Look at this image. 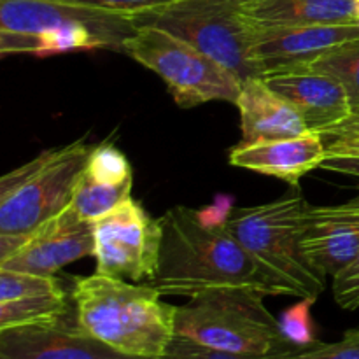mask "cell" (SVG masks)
Wrapping results in <instances>:
<instances>
[{
    "mask_svg": "<svg viewBox=\"0 0 359 359\" xmlns=\"http://www.w3.org/2000/svg\"><path fill=\"white\" fill-rule=\"evenodd\" d=\"M160 263L147 286L161 297H198L228 287H255L270 297L255 263L226 221L210 224L196 210L177 205L160 217Z\"/></svg>",
    "mask_w": 359,
    "mask_h": 359,
    "instance_id": "cell-1",
    "label": "cell"
},
{
    "mask_svg": "<svg viewBox=\"0 0 359 359\" xmlns=\"http://www.w3.org/2000/svg\"><path fill=\"white\" fill-rule=\"evenodd\" d=\"M76 326L126 356L163 359L175 337L177 307L147 284L95 272L74 283Z\"/></svg>",
    "mask_w": 359,
    "mask_h": 359,
    "instance_id": "cell-2",
    "label": "cell"
},
{
    "mask_svg": "<svg viewBox=\"0 0 359 359\" xmlns=\"http://www.w3.org/2000/svg\"><path fill=\"white\" fill-rule=\"evenodd\" d=\"M307 207L300 188L293 186L280 198L238 209L226 219L270 294L318 300L325 291L326 276L312 266L302 245Z\"/></svg>",
    "mask_w": 359,
    "mask_h": 359,
    "instance_id": "cell-3",
    "label": "cell"
},
{
    "mask_svg": "<svg viewBox=\"0 0 359 359\" xmlns=\"http://www.w3.org/2000/svg\"><path fill=\"white\" fill-rule=\"evenodd\" d=\"M84 140L39 156L0 181V259L13 255L39 226L72 202L91 151Z\"/></svg>",
    "mask_w": 359,
    "mask_h": 359,
    "instance_id": "cell-4",
    "label": "cell"
},
{
    "mask_svg": "<svg viewBox=\"0 0 359 359\" xmlns=\"http://www.w3.org/2000/svg\"><path fill=\"white\" fill-rule=\"evenodd\" d=\"M266 294L255 287L207 291L175 312V335L202 346L241 354L300 353L279 330V321L263 305Z\"/></svg>",
    "mask_w": 359,
    "mask_h": 359,
    "instance_id": "cell-5",
    "label": "cell"
},
{
    "mask_svg": "<svg viewBox=\"0 0 359 359\" xmlns=\"http://www.w3.org/2000/svg\"><path fill=\"white\" fill-rule=\"evenodd\" d=\"M248 0H177L137 14V27L154 25L184 39L230 70L238 81L259 77L252 60L256 23L245 14Z\"/></svg>",
    "mask_w": 359,
    "mask_h": 359,
    "instance_id": "cell-6",
    "label": "cell"
},
{
    "mask_svg": "<svg viewBox=\"0 0 359 359\" xmlns=\"http://www.w3.org/2000/svg\"><path fill=\"white\" fill-rule=\"evenodd\" d=\"M123 53L158 74L181 109L216 100L237 104L241 81L209 55L163 28L137 27L123 44Z\"/></svg>",
    "mask_w": 359,
    "mask_h": 359,
    "instance_id": "cell-7",
    "label": "cell"
},
{
    "mask_svg": "<svg viewBox=\"0 0 359 359\" xmlns=\"http://www.w3.org/2000/svg\"><path fill=\"white\" fill-rule=\"evenodd\" d=\"M97 272L144 284L160 263L163 226L132 196L93 223Z\"/></svg>",
    "mask_w": 359,
    "mask_h": 359,
    "instance_id": "cell-8",
    "label": "cell"
},
{
    "mask_svg": "<svg viewBox=\"0 0 359 359\" xmlns=\"http://www.w3.org/2000/svg\"><path fill=\"white\" fill-rule=\"evenodd\" d=\"M84 25L104 35L112 51L123 53L137 32L132 16L77 6L63 0H0V53L21 55L30 39L56 28Z\"/></svg>",
    "mask_w": 359,
    "mask_h": 359,
    "instance_id": "cell-9",
    "label": "cell"
},
{
    "mask_svg": "<svg viewBox=\"0 0 359 359\" xmlns=\"http://www.w3.org/2000/svg\"><path fill=\"white\" fill-rule=\"evenodd\" d=\"M359 39V25H256L252 60L259 77L304 69L330 49Z\"/></svg>",
    "mask_w": 359,
    "mask_h": 359,
    "instance_id": "cell-10",
    "label": "cell"
},
{
    "mask_svg": "<svg viewBox=\"0 0 359 359\" xmlns=\"http://www.w3.org/2000/svg\"><path fill=\"white\" fill-rule=\"evenodd\" d=\"M93 223L69 205L39 226L13 255L0 259V269L55 276L63 266L93 256Z\"/></svg>",
    "mask_w": 359,
    "mask_h": 359,
    "instance_id": "cell-11",
    "label": "cell"
},
{
    "mask_svg": "<svg viewBox=\"0 0 359 359\" xmlns=\"http://www.w3.org/2000/svg\"><path fill=\"white\" fill-rule=\"evenodd\" d=\"M0 359H149L126 356L65 323L0 330Z\"/></svg>",
    "mask_w": 359,
    "mask_h": 359,
    "instance_id": "cell-12",
    "label": "cell"
},
{
    "mask_svg": "<svg viewBox=\"0 0 359 359\" xmlns=\"http://www.w3.org/2000/svg\"><path fill=\"white\" fill-rule=\"evenodd\" d=\"M302 245L312 266L326 277L342 272L359 252V203L309 205Z\"/></svg>",
    "mask_w": 359,
    "mask_h": 359,
    "instance_id": "cell-13",
    "label": "cell"
},
{
    "mask_svg": "<svg viewBox=\"0 0 359 359\" xmlns=\"http://www.w3.org/2000/svg\"><path fill=\"white\" fill-rule=\"evenodd\" d=\"M276 93L294 105L309 130H321L335 126L353 116L349 97L335 77L325 72L304 67L284 70L263 77Z\"/></svg>",
    "mask_w": 359,
    "mask_h": 359,
    "instance_id": "cell-14",
    "label": "cell"
},
{
    "mask_svg": "<svg viewBox=\"0 0 359 359\" xmlns=\"http://www.w3.org/2000/svg\"><path fill=\"white\" fill-rule=\"evenodd\" d=\"M328 154L321 133L309 130L297 137L238 144L231 149L230 163L298 186L305 174L321 168Z\"/></svg>",
    "mask_w": 359,
    "mask_h": 359,
    "instance_id": "cell-15",
    "label": "cell"
},
{
    "mask_svg": "<svg viewBox=\"0 0 359 359\" xmlns=\"http://www.w3.org/2000/svg\"><path fill=\"white\" fill-rule=\"evenodd\" d=\"M242 142L286 139L309 132L300 112L265 83L263 77L242 81L237 104Z\"/></svg>",
    "mask_w": 359,
    "mask_h": 359,
    "instance_id": "cell-16",
    "label": "cell"
},
{
    "mask_svg": "<svg viewBox=\"0 0 359 359\" xmlns=\"http://www.w3.org/2000/svg\"><path fill=\"white\" fill-rule=\"evenodd\" d=\"M256 25H359V0H248Z\"/></svg>",
    "mask_w": 359,
    "mask_h": 359,
    "instance_id": "cell-17",
    "label": "cell"
},
{
    "mask_svg": "<svg viewBox=\"0 0 359 359\" xmlns=\"http://www.w3.org/2000/svg\"><path fill=\"white\" fill-rule=\"evenodd\" d=\"M69 311L67 294H35L13 302H0V330L62 321Z\"/></svg>",
    "mask_w": 359,
    "mask_h": 359,
    "instance_id": "cell-18",
    "label": "cell"
},
{
    "mask_svg": "<svg viewBox=\"0 0 359 359\" xmlns=\"http://www.w3.org/2000/svg\"><path fill=\"white\" fill-rule=\"evenodd\" d=\"M132 193V182L125 184H104L91 179L83 170L76 189H74L70 207L79 214L83 219L95 223L97 219L104 217L111 210H114L119 203L130 198Z\"/></svg>",
    "mask_w": 359,
    "mask_h": 359,
    "instance_id": "cell-19",
    "label": "cell"
},
{
    "mask_svg": "<svg viewBox=\"0 0 359 359\" xmlns=\"http://www.w3.org/2000/svg\"><path fill=\"white\" fill-rule=\"evenodd\" d=\"M309 67L340 81L349 97L353 116H359V39L330 49Z\"/></svg>",
    "mask_w": 359,
    "mask_h": 359,
    "instance_id": "cell-20",
    "label": "cell"
},
{
    "mask_svg": "<svg viewBox=\"0 0 359 359\" xmlns=\"http://www.w3.org/2000/svg\"><path fill=\"white\" fill-rule=\"evenodd\" d=\"M84 172L91 179L104 182V184L132 182V167H130L128 158L111 142H104L93 147Z\"/></svg>",
    "mask_w": 359,
    "mask_h": 359,
    "instance_id": "cell-21",
    "label": "cell"
},
{
    "mask_svg": "<svg viewBox=\"0 0 359 359\" xmlns=\"http://www.w3.org/2000/svg\"><path fill=\"white\" fill-rule=\"evenodd\" d=\"M51 293H63L62 286L53 276L0 269V302H13L35 294Z\"/></svg>",
    "mask_w": 359,
    "mask_h": 359,
    "instance_id": "cell-22",
    "label": "cell"
},
{
    "mask_svg": "<svg viewBox=\"0 0 359 359\" xmlns=\"http://www.w3.org/2000/svg\"><path fill=\"white\" fill-rule=\"evenodd\" d=\"M314 304L316 298H302L300 304L290 307L280 314V318H277L280 333L294 347L311 349L319 344L316 340V328L311 314Z\"/></svg>",
    "mask_w": 359,
    "mask_h": 359,
    "instance_id": "cell-23",
    "label": "cell"
},
{
    "mask_svg": "<svg viewBox=\"0 0 359 359\" xmlns=\"http://www.w3.org/2000/svg\"><path fill=\"white\" fill-rule=\"evenodd\" d=\"M297 354V353H294ZM291 354H273V356H258V354H241L230 351L214 349L202 346L184 337L175 335L168 346L163 359H284Z\"/></svg>",
    "mask_w": 359,
    "mask_h": 359,
    "instance_id": "cell-24",
    "label": "cell"
},
{
    "mask_svg": "<svg viewBox=\"0 0 359 359\" xmlns=\"http://www.w3.org/2000/svg\"><path fill=\"white\" fill-rule=\"evenodd\" d=\"M319 133L325 140L328 158L359 156V119L349 118Z\"/></svg>",
    "mask_w": 359,
    "mask_h": 359,
    "instance_id": "cell-25",
    "label": "cell"
},
{
    "mask_svg": "<svg viewBox=\"0 0 359 359\" xmlns=\"http://www.w3.org/2000/svg\"><path fill=\"white\" fill-rule=\"evenodd\" d=\"M284 359H359V328L349 330L335 344H318Z\"/></svg>",
    "mask_w": 359,
    "mask_h": 359,
    "instance_id": "cell-26",
    "label": "cell"
},
{
    "mask_svg": "<svg viewBox=\"0 0 359 359\" xmlns=\"http://www.w3.org/2000/svg\"><path fill=\"white\" fill-rule=\"evenodd\" d=\"M335 302L346 311L359 309V252L340 273L333 277Z\"/></svg>",
    "mask_w": 359,
    "mask_h": 359,
    "instance_id": "cell-27",
    "label": "cell"
},
{
    "mask_svg": "<svg viewBox=\"0 0 359 359\" xmlns=\"http://www.w3.org/2000/svg\"><path fill=\"white\" fill-rule=\"evenodd\" d=\"M63 2L77 4V6L93 7V9L109 11V13L125 14V16H137L147 11L160 9V7L174 4L177 0H63Z\"/></svg>",
    "mask_w": 359,
    "mask_h": 359,
    "instance_id": "cell-28",
    "label": "cell"
},
{
    "mask_svg": "<svg viewBox=\"0 0 359 359\" xmlns=\"http://www.w3.org/2000/svg\"><path fill=\"white\" fill-rule=\"evenodd\" d=\"M321 168L330 172H339V174L354 175L359 177V156H333L326 158Z\"/></svg>",
    "mask_w": 359,
    "mask_h": 359,
    "instance_id": "cell-29",
    "label": "cell"
},
{
    "mask_svg": "<svg viewBox=\"0 0 359 359\" xmlns=\"http://www.w3.org/2000/svg\"><path fill=\"white\" fill-rule=\"evenodd\" d=\"M351 118H356V119H359V116H351Z\"/></svg>",
    "mask_w": 359,
    "mask_h": 359,
    "instance_id": "cell-30",
    "label": "cell"
},
{
    "mask_svg": "<svg viewBox=\"0 0 359 359\" xmlns=\"http://www.w3.org/2000/svg\"><path fill=\"white\" fill-rule=\"evenodd\" d=\"M286 358H287V356H286Z\"/></svg>",
    "mask_w": 359,
    "mask_h": 359,
    "instance_id": "cell-31",
    "label": "cell"
}]
</instances>
